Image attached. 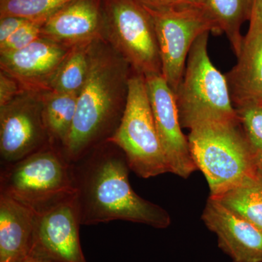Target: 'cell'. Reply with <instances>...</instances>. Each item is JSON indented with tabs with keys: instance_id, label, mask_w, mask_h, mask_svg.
Listing matches in <instances>:
<instances>
[{
	"instance_id": "obj_1",
	"label": "cell",
	"mask_w": 262,
	"mask_h": 262,
	"mask_svg": "<svg viewBox=\"0 0 262 262\" xmlns=\"http://www.w3.org/2000/svg\"><path fill=\"white\" fill-rule=\"evenodd\" d=\"M71 165L81 225L120 220L165 229L171 223L166 210L133 189L126 158L113 143H103Z\"/></svg>"
},
{
	"instance_id": "obj_2",
	"label": "cell",
	"mask_w": 262,
	"mask_h": 262,
	"mask_svg": "<svg viewBox=\"0 0 262 262\" xmlns=\"http://www.w3.org/2000/svg\"><path fill=\"white\" fill-rule=\"evenodd\" d=\"M130 66L104 39L90 48L87 80L77 98V111L63 155L75 163L107 142L121 120Z\"/></svg>"
},
{
	"instance_id": "obj_3",
	"label": "cell",
	"mask_w": 262,
	"mask_h": 262,
	"mask_svg": "<svg viewBox=\"0 0 262 262\" xmlns=\"http://www.w3.org/2000/svg\"><path fill=\"white\" fill-rule=\"evenodd\" d=\"M209 33L201 34L193 44L182 81L174 93L182 128L238 121L226 76L208 55Z\"/></svg>"
},
{
	"instance_id": "obj_4",
	"label": "cell",
	"mask_w": 262,
	"mask_h": 262,
	"mask_svg": "<svg viewBox=\"0 0 262 262\" xmlns=\"http://www.w3.org/2000/svg\"><path fill=\"white\" fill-rule=\"evenodd\" d=\"M189 149L206 177L210 196L239 184L256 168L255 156L239 121L205 124L190 130Z\"/></svg>"
},
{
	"instance_id": "obj_5",
	"label": "cell",
	"mask_w": 262,
	"mask_h": 262,
	"mask_svg": "<svg viewBox=\"0 0 262 262\" xmlns=\"http://www.w3.org/2000/svg\"><path fill=\"white\" fill-rule=\"evenodd\" d=\"M75 194L72 165L52 145L16 163L2 165L0 194L35 213Z\"/></svg>"
},
{
	"instance_id": "obj_6",
	"label": "cell",
	"mask_w": 262,
	"mask_h": 262,
	"mask_svg": "<svg viewBox=\"0 0 262 262\" xmlns=\"http://www.w3.org/2000/svg\"><path fill=\"white\" fill-rule=\"evenodd\" d=\"M108 141L122 150L129 168L141 178L170 172L155 126L144 75L136 72L130 75L123 115Z\"/></svg>"
},
{
	"instance_id": "obj_7",
	"label": "cell",
	"mask_w": 262,
	"mask_h": 262,
	"mask_svg": "<svg viewBox=\"0 0 262 262\" xmlns=\"http://www.w3.org/2000/svg\"><path fill=\"white\" fill-rule=\"evenodd\" d=\"M104 39L144 77L162 74L154 24L139 0H103Z\"/></svg>"
},
{
	"instance_id": "obj_8",
	"label": "cell",
	"mask_w": 262,
	"mask_h": 262,
	"mask_svg": "<svg viewBox=\"0 0 262 262\" xmlns=\"http://www.w3.org/2000/svg\"><path fill=\"white\" fill-rule=\"evenodd\" d=\"M144 6L154 24L161 58L162 75L175 93L182 81L193 44L201 34L214 32L213 24L201 7Z\"/></svg>"
},
{
	"instance_id": "obj_9",
	"label": "cell",
	"mask_w": 262,
	"mask_h": 262,
	"mask_svg": "<svg viewBox=\"0 0 262 262\" xmlns=\"http://www.w3.org/2000/svg\"><path fill=\"white\" fill-rule=\"evenodd\" d=\"M51 145L41 93L26 91L0 106L2 165L16 163Z\"/></svg>"
},
{
	"instance_id": "obj_10",
	"label": "cell",
	"mask_w": 262,
	"mask_h": 262,
	"mask_svg": "<svg viewBox=\"0 0 262 262\" xmlns=\"http://www.w3.org/2000/svg\"><path fill=\"white\" fill-rule=\"evenodd\" d=\"M155 126L170 173L187 179L196 170L188 138L182 132L173 90L162 74L145 77Z\"/></svg>"
},
{
	"instance_id": "obj_11",
	"label": "cell",
	"mask_w": 262,
	"mask_h": 262,
	"mask_svg": "<svg viewBox=\"0 0 262 262\" xmlns=\"http://www.w3.org/2000/svg\"><path fill=\"white\" fill-rule=\"evenodd\" d=\"M75 195L36 213L31 254L58 262H87L81 248Z\"/></svg>"
},
{
	"instance_id": "obj_12",
	"label": "cell",
	"mask_w": 262,
	"mask_h": 262,
	"mask_svg": "<svg viewBox=\"0 0 262 262\" xmlns=\"http://www.w3.org/2000/svg\"><path fill=\"white\" fill-rule=\"evenodd\" d=\"M71 49L40 37L23 49L0 54V67L18 81L24 91L40 94L51 91Z\"/></svg>"
},
{
	"instance_id": "obj_13",
	"label": "cell",
	"mask_w": 262,
	"mask_h": 262,
	"mask_svg": "<svg viewBox=\"0 0 262 262\" xmlns=\"http://www.w3.org/2000/svg\"><path fill=\"white\" fill-rule=\"evenodd\" d=\"M202 220L232 262H262V232L252 224L212 196L207 201Z\"/></svg>"
},
{
	"instance_id": "obj_14",
	"label": "cell",
	"mask_w": 262,
	"mask_h": 262,
	"mask_svg": "<svg viewBox=\"0 0 262 262\" xmlns=\"http://www.w3.org/2000/svg\"><path fill=\"white\" fill-rule=\"evenodd\" d=\"M103 0H72L48 17L41 37L72 48L104 39Z\"/></svg>"
},
{
	"instance_id": "obj_15",
	"label": "cell",
	"mask_w": 262,
	"mask_h": 262,
	"mask_svg": "<svg viewBox=\"0 0 262 262\" xmlns=\"http://www.w3.org/2000/svg\"><path fill=\"white\" fill-rule=\"evenodd\" d=\"M235 66L226 74L234 108L262 102V31L248 32Z\"/></svg>"
},
{
	"instance_id": "obj_16",
	"label": "cell",
	"mask_w": 262,
	"mask_h": 262,
	"mask_svg": "<svg viewBox=\"0 0 262 262\" xmlns=\"http://www.w3.org/2000/svg\"><path fill=\"white\" fill-rule=\"evenodd\" d=\"M36 213L0 194V262H23L32 253Z\"/></svg>"
},
{
	"instance_id": "obj_17",
	"label": "cell",
	"mask_w": 262,
	"mask_h": 262,
	"mask_svg": "<svg viewBox=\"0 0 262 262\" xmlns=\"http://www.w3.org/2000/svg\"><path fill=\"white\" fill-rule=\"evenodd\" d=\"M253 0H201V7L213 25L214 32L227 36L236 56L244 38L241 29L249 20Z\"/></svg>"
},
{
	"instance_id": "obj_18",
	"label": "cell",
	"mask_w": 262,
	"mask_h": 262,
	"mask_svg": "<svg viewBox=\"0 0 262 262\" xmlns=\"http://www.w3.org/2000/svg\"><path fill=\"white\" fill-rule=\"evenodd\" d=\"M78 95L53 91L41 93L43 117L51 145L62 153L73 125Z\"/></svg>"
},
{
	"instance_id": "obj_19",
	"label": "cell",
	"mask_w": 262,
	"mask_h": 262,
	"mask_svg": "<svg viewBox=\"0 0 262 262\" xmlns=\"http://www.w3.org/2000/svg\"><path fill=\"white\" fill-rule=\"evenodd\" d=\"M212 198L262 232V171L257 165L237 185Z\"/></svg>"
},
{
	"instance_id": "obj_20",
	"label": "cell",
	"mask_w": 262,
	"mask_h": 262,
	"mask_svg": "<svg viewBox=\"0 0 262 262\" xmlns=\"http://www.w3.org/2000/svg\"><path fill=\"white\" fill-rule=\"evenodd\" d=\"M92 42L72 48L52 82L51 91L80 94L89 75L90 48Z\"/></svg>"
},
{
	"instance_id": "obj_21",
	"label": "cell",
	"mask_w": 262,
	"mask_h": 262,
	"mask_svg": "<svg viewBox=\"0 0 262 262\" xmlns=\"http://www.w3.org/2000/svg\"><path fill=\"white\" fill-rule=\"evenodd\" d=\"M72 0H0V18L17 16L35 20L50 15Z\"/></svg>"
},
{
	"instance_id": "obj_22",
	"label": "cell",
	"mask_w": 262,
	"mask_h": 262,
	"mask_svg": "<svg viewBox=\"0 0 262 262\" xmlns=\"http://www.w3.org/2000/svg\"><path fill=\"white\" fill-rule=\"evenodd\" d=\"M243 132L253 155L262 151V103L235 108Z\"/></svg>"
},
{
	"instance_id": "obj_23",
	"label": "cell",
	"mask_w": 262,
	"mask_h": 262,
	"mask_svg": "<svg viewBox=\"0 0 262 262\" xmlns=\"http://www.w3.org/2000/svg\"><path fill=\"white\" fill-rule=\"evenodd\" d=\"M48 18L29 20L5 42L0 44V54L19 51L41 37V31Z\"/></svg>"
},
{
	"instance_id": "obj_24",
	"label": "cell",
	"mask_w": 262,
	"mask_h": 262,
	"mask_svg": "<svg viewBox=\"0 0 262 262\" xmlns=\"http://www.w3.org/2000/svg\"><path fill=\"white\" fill-rule=\"evenodd\" d=\"M26 92L13 77L1 70L0 72V106L15 99L19 95Z\"/></svg>"
},
{
	"instance_id": "obj_25",
	"label": "cell",
	"mask_w": 262,
	"mask_h": 262,
	"mask_svg": "<svg viewBox=\"0 0 262 262\" xmlns=\"http://www.w3.org/2000/svg\"><path fill=\"white\" fill-rule=\"evenodd\" d=\"M28 20L29 19L11 15L0 18V44L5 42Z\"/></svg>"
},
{
	"instance_id": "obj_26",
	"label": "cell",
	"mask_w": 262,
	"mask_h": 262,
	"mask_svg": "<svg viewBox=\"0 0 262 262\" xmlns=\"http://www.w3.org/2000/svg\"><path fill=\"white\" fill-rule=\"evenodd\" d=\"M249 21V29L248 32H261L262 0H253Z\"/></svg>"
},
{
	"instance_id": "obj_27",
	"label": "cell",
	"mask_w": 262,
	"mask_h": 262,
	"mask_svg": "<svg viewBox=\"0 0 262 262\" xmlns=\"http://www.w3.org/2000/svg\"><path fill=\"white\" fill-rule=\"evenodd\" d=\"M167 5H192L201 7V0H166Z\"/></svg>"
},
{
	"instance_id": "obj_28",
	"label": "cell",
	"mask_w": 262,
	"mask_h": 262,
	"mask_svg": "<svg viewBox=\"0 0 262 262\" xmlns=\"http://www.w3.org/2000/svg\"><path fill=\"white\" fill-rule=\"evenodd\" d=\"M143 5L151 8H158V7L166 5V0H139Z\"/></svg>"
},
{
	"instance_id": "obj_29",
	"label": "cell",
	"mask_w": 262,
	"mask_h": 262,
	"mask_svg": "<svg viewBox=\"0 0 262 262\" xmlns=\"http://www.w3.org/2000/svg\"><path fill=\"white\" fill-rule=\"evenodd\" d=\"M23 262H58L51 258L43 257L37 255L30 254Z\"/></svg>"
},
{
	"instance_id": "obj_30",
	"label": "cell",
	"mask_w": 262,
	"mask_h": 262,
	"mask_svg": "<svg viewBox=\"0 0 262 262\" xmlns=\"http://www.w3.org/2000/svg\"><path fill=\"white\" fill-rule=\"evenodd\" d=\"M255 162L258 168L262 171V151L255 155Z\"/></svg>"
},
{
	"instance_id": "obj_31",
	"label": "cell",
	"mask_w": 262,
	"mask_h": 262,
	"mask_svg": "<svg viewBox=\"0 0 262 262\" xmlns=\"http://www.w3.org/2000/svg\"><path fill=\"white\" fill-rule=\"evenodd\" d=\"M262 103V102H261Z\"/></svg>"
}]
</instances>
